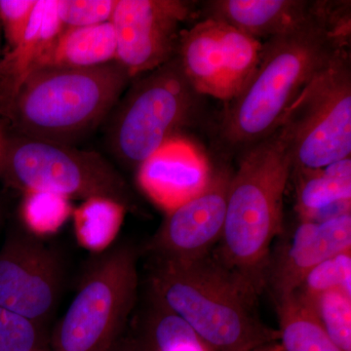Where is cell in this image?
<instances>
[{
    "label": "cell",
    "instance_id": "cell-16",
    "mask_svg": "<svg viewBox=\"0 0 351 351\" xmlns=\"http://www.w3.org/2000/svg\"><path fill=\"white\" fill-rule=\"evenodd\" d=\"M319 2L213 0L205 4V18L221 21L258 40H267L304 24L316 13Z\"/></svg>",
    "mask_w": 351,
    "mask_h": 351
},
{
    "label": "cell",
    "instance_id": "cell-27",
    "mask_svg": "<svg viewBox=\"0 0 351 351\" xmlns=\"http://www.w3.org/2000/svg\"><path fill=\"white\" fill-rule=\"evenodd\" d=\"M36 0H0V25L5 36L8 51L24 38Z\"/></svg>",
    "mask_w": 351,
    "mask_h": 351
},
{
    "label": "cell",
    "instance_id": "cell-8",
    "mask_svg": "<svg viewBox=\"0 0 351 351\" xmlns=\"http://www.w3.org/2000/svg\"><path fill=\"white\" fill-rule=\"evenodd\" d=\"M3 170L7 181L27 193L101 198L126 211L135 208L131 189L112 164L69 145L21 135L9 145Z\"/></svg>",
    "mask_w": 351,
    "mask_h": 351
},
{
    "label": "cell",
    "instance_id": "cell-10",
    "mask_svg": "<svg viewBox=\"0 0 351 351\" xmlns=\"http://www.w3.org/2000/svg\"><path fill=\"white\" fill-rule=\"evenodd\" d=\"M64 283V263L56 248L25 228L7 234L0 248V307L46 327Z\"/></svg>",
    "mask_w": 351,
    "mask_h": 351
},
{
    "label": "cell",
    "instance_id": "cell-19",
    "mask_svg": "<svg viewBox=\"0 0 351 351\" xmlns=\"http://www.w3.org/2000/svg\"><path fill=\"white\" fill-rule=\"evenodd\" d=\"M117 58V34L112 22L66 27L43 66L85 69L112 63Z\"/></svg>",
    "mask_w": 351,
    "mask_h": 351
},
{
    "label": "cell",
    "instance_id": "cell-13",
    "mask_svg": "<svg viewBox=\"0 0 351 351\" xmlns=\"http://www.w3.org/2000/svg\"><path fill=\"white\" fill-rule=\"evenodd\" d=\"M351 251V213L324 221H304L270 255L265 287L274 300L295 293L307 274L328 258Z\"/></svg>",
    "mask_w": 351,
    "mask_h": 351
},
{
    "label": "cell",
    "instance_id": "cell-15",
    "mask_svg": "<svg viewBox=\"0 0 351 351\" xmlns=\"http://www.w3.org/2000/svg\"><path fill=\"white\" fill-rule=\"evenodd\" d=\"M64 29L57 0H38L24 38L0 60V112L6 114L25 80L45 64Z\"/></svg>",
    "mask_w": 351,
    "mask_h": 351
},
{
    "label": "cell",
    "instance_id": "cell-2",
    "mask_svg": "<svg viewBox=\"0 0 351 351\" xmlns=\"http://www.w3.org/2000/svg\"><path fill=\"white\" fill-rule=\"evenodd\" d=\"M147 291L212 351H262L279 341L258 315L257 293L213 253L193 262L152 260Z\"/></svg>",
    "mask_w": 351,
    "mask_h": 351
},
{
    "label": "cell",
    "instance_id": "cell-18",
    "mask_svg": "<svg viewBox=\"0 0 351 351\" xmlns=\"http://www.w3.org/2000/svg\"><path fill=\"white\" fill-rule=\"evenodd\" d=\"M147 304L131 332L142 351H212L188 323L147 291Z\"/></svg>",
    "mask_w": 351,
    "mask_h": 351
},
{
    "label": "cell",
    "instance_id": "cell-7",
    "mask_svg": "<svg viewBox=\"0 0 351 351\" xmlns=\"http://www.w3.org/2000/svg\"><path fill=\"white\" fill-rule=\"evenodd\" d=\"M277 131L293 170L321 169L351 154V61L345 50L311 78Z\"/></svg>",
    "mask_w": 351,
    "mask_h": 351
},
{
    "label": "cell",
    "instance_id": "cell-4",
    "mask_svg": "<svg viewBox=\"0 0 351 351\" xmlns=\"http://www.w3.org/2000/svg\"><path fill=\"white\" fill-rule=\"evenodd\" d=\"M132 80L115 61L43 66L25 80L6 115L22 136L71 145L107 120Z\"/></svg>",
    "mask_w": 351,
    "mask_h": 351
},
{
    "label": "cell",
    "instance_id": "cell-24",
    "mask_svg": "<svg viewBox=\"0 0 351 351\" xmlns=\"http://www.w3.org/2000/svg\"><path fill=\"white\" fill-rule=\"evenodd\" d=\"M45 327L0 307V351H40Z\"/></svg>",
    "mask_w": 351,
    "mask_h": 351
},
{
    "label": "cell",
    "instance_id": "cell-12",
    "mask_svg": "<svg viewBox=\"0 0 351 351\" xmlns=\"http://www.w3.org/2000/svg\"><path fill=\"white\" fill-rule=\"evenodd\" d=\"M230 178L226 170L213 173L199 195L167 212L145 247L152 260L193 262L213 253L223 237Z\"/></svg>",
    "mask_w": 351,
    "mask_h": 351
},
{
    "label": "cell",
    "instance_id": "cell-31",
    "mask_svg": "<svg viewBox=\"0 0 351 351\" xmlns=\"http://www.w3.org/2000/svg\"><path fill=\"white\" fill-rule=\"evenodd\" d=\"M0 221H1V214H0Z\"/></svg>",
    "mask_w": 351,
    "mask_h": 351
},
{
    "label": "cell",
    "instance_id": "cell-26",
    "mask_svg": "<svg viewBox=\"0 0 351 351\" xmlns=\"http://www.w3.org/2000/svg\"><path fill=\"white\" fill-rule=\"evenodd\" d=\"M117 0H57L58 16L64 29L112 21Z\"/></svg>",
    "mask_w": 351,
    "mask_h": 351
},
{
    "label": "cell",
    "instance_id": "cell-3",
    "mask_svg": "<svg viewBox=\"0 0 351 351\" xmlns=\"http://www.w3.org/2000/svg\"><path fill=\"white\" fill-rule=\"evenodd\" d=\"M242 152L230 178L223 237L213 255L260 295L272 244L283 232V199L293 162L277 130Z\"/></svg>",
    "mask_w": 351,
    "mask_h": 351
},
{
    "label": "cell",
    "instance_id": "cell-28",
    "mask_svg": "<svg viewBox=\"0 0 351 351\" xmlns=\"http://www.w3.org/2000/svg\"><path fill=\"white\" fill-rule=\"evenodd\" d=\"M107 351H142L131 332H127Z\"/></svg>",
    "mask_w": 351,
    "mask_h": 351
},
{
    "label": "cell",
    "instance_id": "cell-9",
    "mask_svg": "<svg viewBox=\"0 0 351 351\" xmlns=\"http://www.w3.org/2000/svg\"><path fill=\"white\" fill-rule=\"evenodd\" d=\"M263 43L221 21L205 18L182 31L177 56L198 94L228 104L251 80Z\"/></svg>",
    "mask_w": 351,
    "mask_h": 351
},
{
    "label": "cell",
    "instance_id": "cell-20",
    "mask_svg": "<svg viewBox=\"0 0 351 351\" xmlns=\"http://www.w3.org/2000/svg\"><path fill=\"white\" fill-rule=\"evenodd\" d=\"M283 351H343L328 336L313 306L297 294L276 300Z\"/></svg>",
    "mask_w": 351,
    "mask_h": 351
},
{
    "label": "cell",
    "instance_id": "cell-11",
    "mask_svg": "<svg viewBox=\"0 0 351 351\" xmlns=\"http://www.w3.org/2000/svg\"><path fill=\"white\" fill-rule=\"evenodd\" d=\"M195 4L182 0H117L112 18L117 58L132 80L177 57L182 25Z\"/></svg>",
    "mask_w": 351,
    "mask_h": 351
},
{
    "label": "cell",
    "instance_id": "cell-6",
    "mask_svg": "<svg viewBox=\"0 0 351 351\" xmlns=\"http://www.w3.org/2000/svg\"><path fill=\"white\" fill-rule=\"evenodd\" d=\"M108 117L107 140L120 163L138 170L199 117L203 98L175 57L132 80Z\"/></svg>",
    "mask_w": 351,
    "mask_h": 351
},
{
    "label": "cell",
    "instance_id": "cell-21",
    "mask_svg": "<svg viewBox=\"0 0 351 351\" xmlns=\"http://www.w3.org/2000/svg\"><path fill=\"white\" fill-rule=\"evenodd\" d=\"M304 301L313 306L332 341L341 350L351 351V295L343 289H332Z\"/></svg>",
    "mask_w": 351,
    "mask_h": 351
},
{
    "label": "cell",
    "instance_id": "cell-22",
    "mask_svg": "<svg viewBox=\"0 0 351 351\" xmlns=\"http://www.w3.org/2000/svg\"><path fill=\"white\" fill-rule=\"evenodd\" d=\"M332 289H343L351 295V251L343 252L316 265L295 293L311 301Z\"/></svg>",
    "mask_w": 351,
    "mask_h": 351
},
{
    "label": "cell",
    "instance_id": "cell-30",
    "mask_svg": "<svg viewBox=\"0 0 351 351\" xmlns=\"http://www.w3.org/2000/svg\"><path fill=\"white\" fill-rule=\"evenodd\" d=\"M0 32H1V25H0ZM0 44H1V43H0ZM0 60H1V59H0Z\"/></svg>",
    "mask_w": 351,
    "mask_h": 351
},
{
    "label": "cell",
    "instance_id": "cell-17",
    "mask_svg": "<svg viewBox=\"0 0 351 351\" xmlns=\"http://www.w3.org/2000/svg\"><path fill=\"white\" fill-rule=\"evenodd\" d=\"M297 177V210L304 221H320L348 213L351 199V158L316 170H293Z\"/></svg>",
    "mask_w": 351,
    "mask_h": 351
},
{
    "label": "cell",
    "instance_id": "cell-23",
    "mask_svg": "<svg viewBox=\"0 0 351 351\" xmlns=\"http://www.w3.org/2000/svg\"><path fill=\"white\" fill-rule=\"evenodd\" d=\"M126 210L117 203L101 198L85 201L75 212L76 226L82 239H112Z\"/></svg>",
    "mask_w": 351,
    "mask_h": 351
},
{
    "label": "cell",
    "instance_id": "cell-1",
    "mask_svg": "<svg viewBox=\"0 0 351 351\" xmlns=\"http://www.w3.org/2000/svg\"><path fill=\"white\" fill-rule=\"evenodd\" d=\"M350 1H320L304 24L265 40L251 80L228 103L223 140L243 152L276 133L311 78L350 47Z\"/></svg>",
    "mask_w": 351,
    "mask_h": 351
},
{
    "label": "cell",
    "instance_id": "cell-14",
    "mask_svg": "<svg viewBox=\"0 0 351 351\" xmlns=\"http://www.w3.org/2000/svg\"><path fill=\"white\" fill-rule=\"evenodd\" d=\"M212 174L204 152L191 141L178 136L141 164L138 182L157 205L169 212L199 195Z\"/></svg>",
    "mask_w": 351,
    "mask_h": 351
},
{
    "label": "cell",
    "instance_id": "cell-5",
    "mask_svg": "<svg viewBox=\"0 0 351 351\" xmlns=\"http://www.w3.org/2000/svg\"><path fill=\"white\" fill-rule=\"evenodd\" d=\"M138 252L119 242L90 258L52 337L54 351H107L127 332L137 306Z\"/></svg>",
    "mask_w": 351,
    "mask_h": 351
},
{
    "label": "cell",
    "instance_id": "cell-29",
    "mask_svg": "<svg viewBox=\"0 0 351 351\" xmlns=\"http://www.w3.org/2000/svg\"><path fill=\"white\" fill-rule=\"evenodd\" d=\"M263 351H283V350L280 343H274V345L270 346L269 348H265Z\"/></svg>",
    "mask_w": 351,
    "mask_h": 351
},
{
    "label": "cell",
    "instance_id": "cell-25",
    "mask_svg": "<svg viewBox=\"0 0 351 351\" xmlns=\"http://www.w3.org/2000/svg\"><path fill=\"white\" fill-rule=\"evenodd\" d=\"M23 213L27 228L34 232L54 230L68 217V198L48 193H27Z\"/></svg>",
    "mask_w": 351,
    "mask_h": 351
}]
</instances>
